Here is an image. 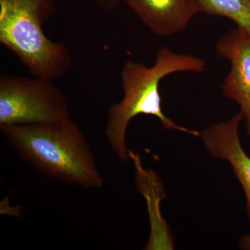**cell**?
<instances>
[{
    "label": "cell",
    "instance_id": "obj_1",
    "mask_svg": "<svg viewBox=\"0 0 250 250\" xmlns=\"http://www.w3.org/2000/svg\"><path fill=\"white\" fill-rule=\"evenodd\" d=\"M0 129L21 159L40 173L85 189L103 187L91 147L70 118Z\"/></svg>",
    "mask_w": 250,
    "mask_h": 250
},
{
    "label": "cell",
    "instance_id": "obj_2",
    "mask_svg": "<svg viewBox=\"0 0 250 250\" xmlns=\"http://www.w3.org/2000/svg\"><path fill=\"white\" fill-rule=\"evenodd\" d=\"M206 65L207 62L200 57L176 53L167 47L157 52L152 66L133 61L125 62L121 73L124 96L110 108L106 126L108 143L120 160L129 159L130 150L126 146V130L130 121L139 115L156 117L166 129L201 136L199 131L181 126L166 116L161 106L159 85L163 79L172 74L200 73L204 72Z\"/></svg>",
    "mask_w": 250,
    "mask_h": 250
},
{
    "label": "cell",
    "instance_id": "obj_3",
    "mask_svg": "<svg viewBox=\"0 0 250 250\" xmlns=\"http://www.w3.org/2000/svg\"><path fill=\"white\" fill-rule=\"evenodd\" d=\"M54 14V0H0V42L31 75L52 81L72 65L66 46L49 39L42 29Z\"/></svg>",
    "mask_w": 250,
    "mask_h": 250
},
{
    "label": "cell",
    "instance_id": "obj_4",
    "mask_svg": "<svg viewBox=\"0 0 250 250\" xmlns=\"http://www.w3.org/2000/svg\"><path fill=\"white\" fill-rule=\"evenodd\" d=\"M68 118L66 98L52 80L7 75L0 77V126Z\"/></svg>",
    "mask_w": 250,
    "mask_h": 250
},
{
    "label": "cell",
    "instance_id": "obj_5",
    "mask_svg": "<svg viewBox=\"0 0 250 250\" xmlns=\"http://www.w3.org/2000/svg\"><path fill=\"white\" fill-rule=\"evenodd\" d=\"M215 51L220 58L231 63L229 72L221 88L224 96L236 102L246 121L250 136V39L241 28L231 29L217 42Z\"/></svg>",
    "mask_w": 250,
    "mask_h": 250
},
{
    "label": "cell",
    "instance_id": "obj_6",
    "mask_svg": "<svg viewBox=\"0 0 250 250\" xmlns=\"http://www.w3.org/2000/svg\"><path fill=\"white\" fill-rule=\"evenodd\" d=\"M243 115L236 113L228 121L216 123L201 133L205 149L216 159L228 161L246 195L250 221V157L242 146L239 127Z\"/></svg>",
    "mask_w": 250,
    "mask_h": 250
},
{
    "label": "cell",
    "instance_id": "obj_7",
    "mask_svg": "<svg viewBox=\"0 0 250 250\" xmlns=\"http://www.w3.org/2000/svg\"><path fill=\"white\" fill-rule=\"evenodd\" d=\"M154 34L167 37L182 32L201 13L197 0H124Z\"/></svg>",
    "mask_w": 250,
    "mask_h": 250
},
{
    "label": "cell",
    "instance_id": "obj_8",
    "mask_svg": "<svg viewBox=\"0 0 250 250\" xmlns=\"http://www.w3.org/2000/svg\"><path fill=\"white\" fill-rule=\"evenodd\" d=\"M201 13L222 16L236 23L250 39V0H197Z\"/></svg>",
    "mask_w": 250,
    "mask_h": 250
},
{
    "label": "cell",
    "instance_id": "obj_9",
    "mask_svg": "<svg viewBox=\"0 0 250 250\" xmlns=\"http://www.w3.org/2000/svg\"><path fill=\"white\" fill-rule=\"evenodd\" d=\"M239 247L242 250H250V234L242 237L239 241Z\"/></svg>",
    "mask_w": 250,
    "mask_h": 250
},
{
    "label": "cell",
    "instance_id": "obj_10",
    "mask_svg": "<svg viewBox=\"0 0 250 250\" xmlns=\"http://www.w3.org/2000/svg\"><path fill=\"white\" fill-rule=\"evenodd\" d=\"M118 0H109L110 4L112 5V6H114L115 4H116Z\"/></svg>",
    "mask_w": 250,
    "mask_h": 250
}]
</instances>
